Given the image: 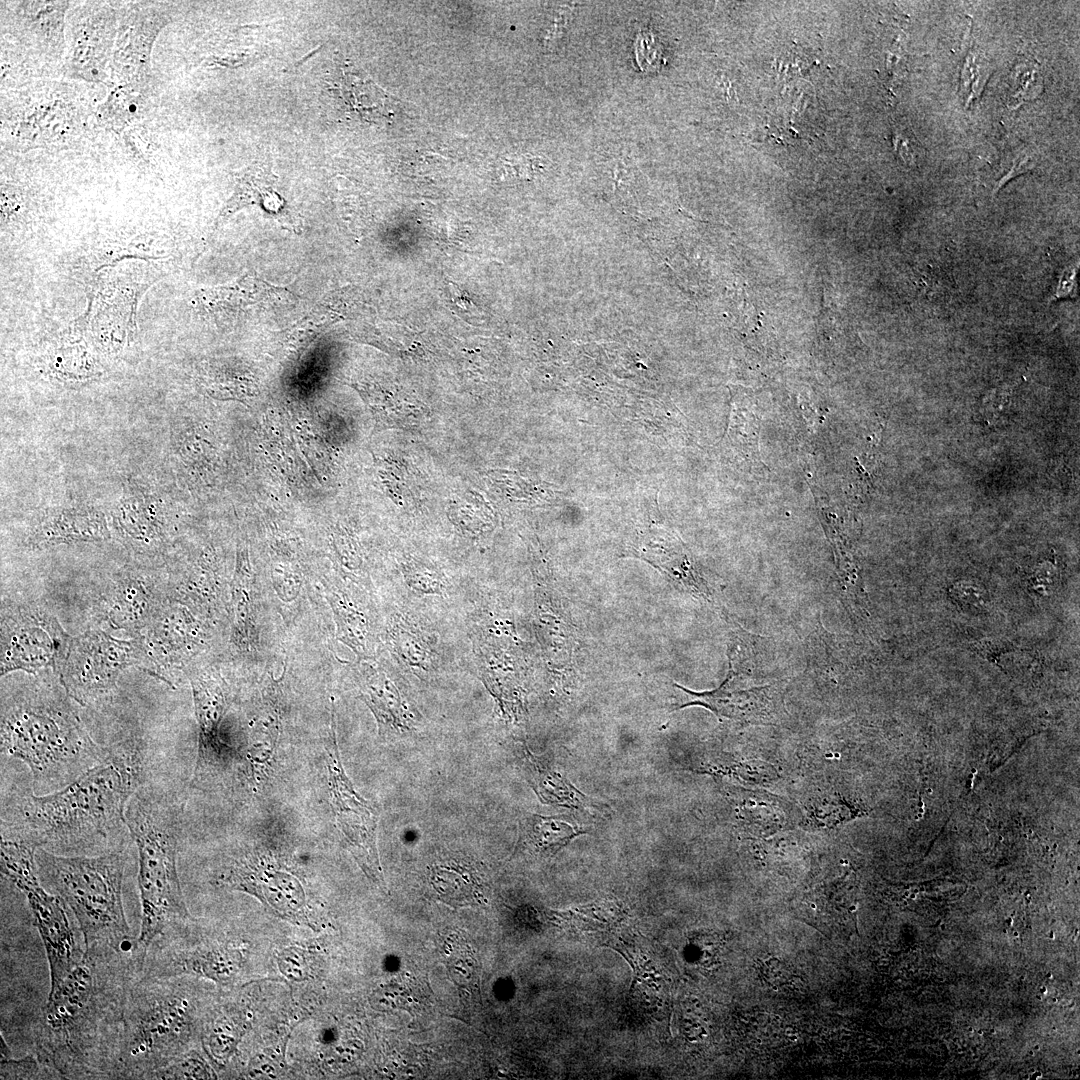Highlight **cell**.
I'll return each mask as SVG.
<instances>
[{
	"instance_id": "obj_20",
	"label": "cell",
	"mask_w": 1080,
	"mask_h": 1080,
	"mask_svg": "<svg viewBox=\"0 0 1080 1080\" xmlns=\"http://www.w3.org/2000/svg\"><path fill=\"white\" fill-rule=\"evenodd\" d=\"M362 697L373 711L382 734L401 733L414 727V715L382 672L373 671L367 677Z\"/></svg>"
},
{
	"instance_id": "obj_17",
	"label": "cell",
	"mask_w": 1080,
	"mask_h": 1080,
	"mask_svg": "<svg viewBox=\"0 0 1080 1080\" xmlns=\"http://www.w3.org/2000/svg\"><path fill=\"white\" fill-rule=\"evenodd\" d=\"M111 538L106 514L94 507H53L41 512L26 536L32 548L59 544L97 542Z\"/></svg>"
},
{
	"instance_id": "obj_32",
	"label": "cell",
	"mask_w": 1080,
	"mask_h": 1080,
	"mask_svg": "<svg viewBox=\"0 0 1080 1080\" xmlns=\"http://www.w3.org/2000/svg\"><path fill=\"white\" fill-rule=\"evenodd\" d=\"M971 647L990 662L997 663V658L1000 656L1001 651L1005 652V649L1003 648H1009L1010 646L999 641L983 639L982 641L972 643Z\"/></svg>"
},
{
	"instance_id": "obj_12",
	"label": "cell",
	"mask_w": 1080,
	"mask_h": 1080,
	"mask_svg": "<svg viewBox=\"0 0 1080 1080\" xmlns=\"http://www.w3.org/2000/svg\"><path fill=\"white\" fill-rule=\"evenodd\" d=\"M162 588L156 571L125 567L100 596L98 617L111 629L138 635L167 603Z\"/></svg>"
},
{
	"instance_id": "obj_2",
	"label": "cell",
	"mask_w": 1080,
	"mask_h": 1080,
	"mask_svg": "<svg viewBox=\"0 0 1080 1080\" xmlns=\"http://www.w3.org/2000/svg\"><path fill=\"white\" fill-rule=\"evenodd\" d=\"M136 947L85 949L49 992L38 1023L37 1059L63 1078H110L127 994L144 957Z\"/></svg>"
},
{
	"instance_id": "obj_18",
	"label": "cell",
	"mask_w": 1080,
	"mask_h": 1080,
	"mask_svg": "<svg viewBox=\"0 0 1080 1080\" xmlns=\"http://www.w3.org/2000/svg\"><path fill=\"white\" fill-rule=\"evenodd\" d=\"M288 293L282 287L247 276L225 285L200 290L198 302L209 316L228 320L273 309L287 300Z\"/></svg>"
},
{
	"instance_id": "obj_21",
	"label": "cell",
	"mask_w": 1080,
	"mask_h": 1080,
	"mask_svg": "<svg viewBox=\"0 0 1080 1080\" xmlns=\"http://www.w3.org/2000/svg\"><path fill=\"white\" fill-rule=\"evenodd\" d=\"M94 345L83 338L59 343L48 356V368L57 379L68 383H84L100 378L103 365Z\"/></svg>"
},
{
	"instance_id": "obj_3",
	"label": "cell",
	"mask_w": 1080,
	"mask_h": 1080,
	"mask_svg": "<svg viewBox=\"0 0 1080 1080\" xmlns=\"http://www.w3.org/2000/svg\"><path fill=\"white\" fill-rule=\"evenodd\" d=\"M0 740L2 759L27 765L37 795L67 786L110 748L90 736L65 697L36 689L2 699Z\"/></svg>"
},
{
	"instance_id": "obj_14",
	"label": "cell",
	"mask_w": 1080,
	"mask_h": 1080,
	"mask_svg": "<svg viewBox=\"0 0 1080 1080\" xmlns=\"http://www.w3.org/2000/svg\"><path fill=\"white\" fill-rule=\"evenodd\" d=\"M123 543L133 552L154 557L163 549L165 521L157 493L136 481H128L112 514Z\"/></svg>"
},
{
	"instance_id": "obj_24",
	"label": "cell",
	"mask_w": 1080,
	"mask_h": 1080,
	"mask_svg": "<svg viewBox=\"0 0 1080 1080\" xmlns=\"http://www.w3.org/2000/svg\"><path fill=\"white\" fill-rule=\"evenodd\" d=\"M539 777L536 790L543 800L567 807L577 808L587 805V798L560 774L541 772Z\"/></svg>"
},
{
	"instance_id": "obj_4",
	"label": "cell",
	"mask_w": 1080,
	"mask_h": 1080,
	"mask_svg": "<svg viewBox=\"0 0 1080 1080\" xmlns=\"http://www.w3.org/2000/svg\"><path fill=\"white\" fill-rule=\"evenodd\" d=\"M178 811L156 786L141 785L125 810L138 852L141 927L135 940L145 955L176 919L188 917L177 873Z\"/></svg>"
},
{
	"instance_id": "obj_29",
	"label": "cell",
	"mask_w": 1080,
	"mask_h": 1080,
	"mask_svg": "<svg viewBox=\"0 0 1080 1080\" xmlns=\"http://www.w3.org/2000/svg\"><path fill=\"white\" fill-rule=\"evenodd\" d=\"M397 635V647L400 649V653L405 660H408L411 665L422 666L423 668L425 660L428 659L429 651L427 646L421 641V638L416 634H410L409 631H401Z\"/></svg>"
},
{
	"instance_id": "obj_30",
	"label": "cell",
	"mask_w": 1080,
	"mask_h": 1080,
	"mask_svg": "<svg viewBox=\"0 0 1080 1080\" xmlns=\"http://www.w3.org/2000/svg\"><path fill=\"white\" fill-rule=\"evenodd\" d=\"M983 591L972 583H957L950 589L951 598L964 606H980L983 602Z\"/></svg>"
},
{
	"instance_id": "obj_11",
	"label": "cell",
	"mask_w": 1080,
	"mask_h": 1080,
	"mask_svg": "<svg viewBox=\"0 0 1080 1080\" xmlns=\"http://www.w3.org/2000/svg\"><path fill=\"white\" fill-rule=\"evenodd\" d=\"M190 682L198 723V749L192 783L204 787L222 776L232 758V748L221 733L228 702L224 683L211 671L193 670Z\"/></svg>"
},
{
	"instance_id": "obj_33",
	"label": "cell",
	"mask_w": 1080,
	"mask_h": 1080,
	"mask_svg": "<svg viewBox=\"0 0 1080 1080\" xmlns=\"http://www.w3.org/2000/svg\"><path fill=\"white\" fill-rule=\"evenodd\" d=\"M1041 1076H1042V1074H1041L1040 1072H1035V1073H1033V1074H1032L1031 1078H1032V1079H1035V1078H1036V1079H1038V1078H1040Z\"/></svg>"
},
{
	"instance_id": "obj_1",
	"label": "cell",
	"mask_w": 1080,
	"mask_h": 1080,
	"mask_svg": "<svg viewBox=\"0 0 1080 1080\" xmlns=\"http://www.w3.org/2000/svg\"><path fill=\"white\" fill-rule=\"evenodd\" d=\"M143 784L141 745L121 742L109 748L102 762L57 791H16L2 799V839L68 856L120 849L116 842L128 831V801Z\"/></svg>"
},
{
	"instance_id": "obj_8",
	"label": "cell",
	"mask_w": 1080,
	"mask_h": 1080,
	"mask_svg": "<svg viewBox=\"0 0 1080 1080\" xmlns=\"http://www.w3.org/2000/svg\"><path fill=\"white\" fill-rule=\"evenodd\" d=\"M134 664H145L137 639L119 640L92 630L70 640L60 678L66 694L84 705L109 693L121 671Z\"/></svg>"
},
{
	"instance_id": "obj_10",
	"label": "cell",
	"mask_w": 1080,
	"mask_h": 1080,
	"mask_svg": "<svg viewBox=\"0 0 1080 1080\" xmlns=\"http://www.w3.org/2000/svg\"><path fill=\"white\" fill-rule=\"evenodd\" d=\"M327 766L336 824L364 872L383 883L376 847L377 811L355 791L343 769L335 739L328 750Z\"/></svg>"
},
{
	"instance_id": "obj_23",
	"label": "cell",
	"mask_w": 1080,
	"mask_h": 1080,
	"mask_svg": "<svg viewBox=\"0 0 1080 1080\" xmlns=\"http://www.w3.org/2000/svg\"><path fill=\"white\" fill-rule=\"evenodd\" d=\"M585 833L559 817L529 815L525 820L524 836L528 845L537 853L553 855L572 839Z\"/></svg>"
},
{
	"instance_id": "obj_7",
	"label": "cell",
	"mask_w": 1080,
	"mask_h": 1080,
	"mask_svg": "<svg viewBox=\"0 0 1080 1080\" xmlns=\"http://www.w3.org/2000/svg\"><path fill=\"white\" fill-rule=\"evenodd\" d=\"M1 873L27 899L45 948L50 973L49 992H53L85 953L76 939L70 908L59 895L45 889L32 854L10 857L2 865Z\"/></svg>"
},
{
	"instance_id": "obj_28",
	"label": "cell",
	"mask_w": 1080,
	"mask_h": 1080,
	"mask_svg": "<svg viewBox=\"0 0 1080 1080\" xmlns=\"http://www.w3.org/2000/svg\"><path fill=\"white\" fill-rule=\"evenodd\" d=\"M760 972L767 984L774 989L795 987L801 980L786 963L774 957L763 961Z\"/></svg>"
},
{
	"instance_id": "obj_19",
	"label": "cell",
	"mask_w": 1080,
	"mask_h": 1080,
	"mask_svg": "<svg viewBox=\"0 0 1080 1080\" xmlns=\"http://www.w3.org/2000/svg\"><path fill=\"white\" fill-rule=\"evenodd\" d=\"M430 882L438 897L454 907L477 905L485 900L486 885L467 862L448 860L433 865Z\"/></svg>"
},
{
	"instance_id": "obj_25",
	"label": "cell",
	"mask_w": 1080,
	"mask_h": 1080,
	"mask_svg": "<svg viewBox=\"0 0 1080 1080\" xmlns=\"http://www.w3.org/2000/svg\"><path fill=\"white\" fill-rule=\"evenodd\" d=\"M211 1073L199 1056L185 1055L156 1071L151 1079L208 1078Z\"/></svg>"
},
{
	"instance_id": "obj_13",
	"label": "cell",
	"mask_w": 1080,
	"mask_h": 1080,
	"mask_svg": "<svg viewBox=\"0 0 1080 1080\" xmlns=\"http://www.w3.org/2000/svg\"><path fill=\"white\" fill-rule=\"evenodd\" d=\"M131 273L111 272L91 302L92 344L99 353L116 355L133 339L135 312L149 282H136Z\"/></svg>"
},
{
	"instance_id": "obj_34",
	"label": "cell",
	"mask_w": 1080,
	"mask_h": 1080,
	"mask_svg": "<svg viewBox=\"0 0 1080 1080\" xmlns=\"http://www.w3.org/2000/svg\"><path fill=\"white\" fill-rule=\"evenodd\" d=\"M1041 992H1042V993H1045V992H1046V988H1045V987H1042V989H1041Z\"/></svg>"
},
{
	"instance_id": "obj_6",
	"label": "cell",
	"mask_w": 1080,
	"mask_h": 1080,
	"mask_svg": "<svg viewBox=\"0 0 1080 1080\" xmlns=\"http://www.w3.org/2000/svg\"><path fill=\"white\" fill-rule=\"evenodd\" d=\"M168 979L132 982L110 1078L151 1079L177 1057L190 1033V1008Z\"/></svg>"
},
{
	"instance_id": "obj_35",
	"label": "cell",
	"mask_w": 1080,
	"mask_h": 1080,
	"mask_svg": "<svg viewBox=\"0 0 1080 1080\" xmlns=\"http://www.w3.org/2000/svg\"><path fill=\"white\" fill-rule=\"evenodd\" d=\"M1049 937H1050V938H1053V937H1054V934H1053V932H1052V931H1051V933L1049 934Z\"/></svg>"
},
{
	"instance_id": "obj_26",
	"label": "cell",
	"mask_w": 1080,
	"mask_h": 1080,
	"mask_svg": "<svg viewBox=\"0 0 1080 1080\" xmlns=\"http://www.w3.org/2000/svg\"><path fill=\"white\" fill-rule=\"evenodd\" d=\"M40 1061L32 1056L10 1058L7 1044L1 1038V1079H33L39 1074Z\"/></svg>"
},
{
	"instance_id": "obj_31",
	"label": "cell",
	"mask_w": 1080,
	"mask_h": 1080,
	"mask_svg": "<svg viewBox=\"0 0 1080 1080\" xmlns=\"http://www.w3.org/2000/svg\"><path fill=\"white\" fill-rule=\"evenodd\" d=\"M559 12L560 13L554 18V21L545 36L544 42L546 46L552 47L557 45L556 42L562 38V35L568 26L571 11L569 8H565L564 10H559Z\"/></svg>"
},
{
	"instance_id": "obj_9",
	"label": "cell",
	"mask_w": 1080,
	"mask_h": 1080,
	"mask_svg": "<svg viewBox=\"0 0 1080 1080\" xmlns=\"http://www.w3.org/2000/svg\"><path fill=\"white\" fill-rule=\"evenodd\" d=\"M1 674L13 670L36 672L61 664L70 640L59 624L41 612L18 609L2 614ZM61 666V665H60Z\"/></svg>"
},
{
	"instance_id": "obj_15",
	"label": "cell",
	"mask_w": 1080,
	"mask_h": 1080,
	"mask_svg": "<svg viewBox=\"0 0 1080 1080\" xmlns=\"http://www.w3.org/2000/svg\"><path fill=\"white\" fill-rule=\"evenodd\" d=\"M145 664L157 674L182 661L201 643V630L186 608L167 602L137 635Z\"/></svg>"
},
{
	"instance_id": "obj_22",
	"label": "cell",
	"mask_w": 1080,
	"mask_h": 1080,
	"mask_svg": "<svg viewBox=\"0 0 1080 1080\" xmlns=\"http://www.w3.org/2000/svg\"><path fill=\"white\" fill-rule=\"evenodd\" d=\"M742 818L754 833L769 835L789 825L786 804L761 791H745L740 799Z\"/></svg>"
},
{
	"instance_id": "obj_5",
	"label": "cell",
	"mask_w": 1080,
	"mask_h": 1080,
	"mask_svg": "<svg viewBox=\"0 0 1080 1080\" xmlns=\"http://www.w3.org/2000/svg\"><path fill=\"white\" fill-rule=\"evenodd\" d=\"M39 878L59 895L76 918L85 949H125L131 939L122 885L126 863L123 847L96 855H59L36 850Z\"/></svg>"
},
{
	"instance_id": "obj_27",
	"label": "cell",
	"mask_w": 1080,
	"mask_h": 1080,
	"mask_svg": "<svg viewBox=\"0 0 1080 1080\" xmlns=\"http://www.w3.org/2000/svg\"><path fill=\"white\" fill-rule=\"evenodd\" d=\"M1041 90V77L1035 65H1019L1014 80L1011 102L1021 104L1024 99L1035 98Z\"/></svg>"
},
{
	"instance_id": "obj_16",
	"label": "cell",
	"mask_w": 1080,
	"mask_h": 1080,
	"mask_svg": "<svg viewBox=\"0 0 1080 1080\" xmlns=\"http://www.w3.org/2000/svg\"><path fill=\"white\" fill-rule=\"evenodd\" d=\"M677 686L690 699L680 708L700 705L720 718L746 723H770L777 719L783 710L782 687L779 684L733 689L725 679L717 689L705 692H694Z\"/></svg>"
}]
</instances>
